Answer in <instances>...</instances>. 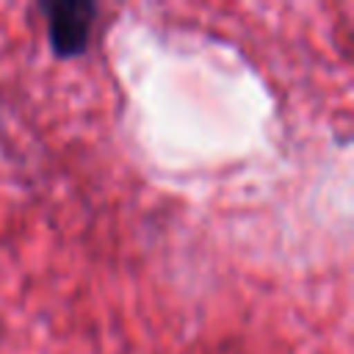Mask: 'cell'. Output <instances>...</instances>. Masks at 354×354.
<instances>
[{"instance_id": "cell-1", "label": "cell", "mask_w": 354, "mask_h": 354, "mask_svg": "<svg viewBox=\"0 0 354 354\" xmlns=\"http://www.w3.org/2000/svg\"><path fill=\"white\" fill-rule=\"evenodd\" d=\"M47 17V36L50 47L58 58H75L86 53L97 6L83 0H61V3H44L41 6Z\"/></svg>"}]
</instances>
